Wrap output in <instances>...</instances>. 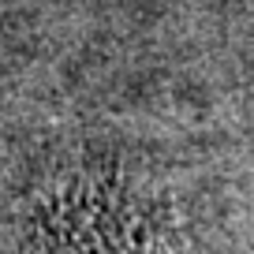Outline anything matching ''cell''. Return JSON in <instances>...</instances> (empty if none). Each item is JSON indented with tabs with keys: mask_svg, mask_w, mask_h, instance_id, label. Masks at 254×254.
I'll return each instance as SVG.
<instances>
[{
	"mask_svg": "<svg viewBox=\"0 0 254 254\" xmlns=\"http://www.w3.org/2000/svg\"><path fill=\"white\" fill-rule=\"evenodd\" d=\"M49 254H168V251L146 228L116 224V217L105 206L101 213L90 206H75L53 228Z\"/></svg>",
	"mask_w": 254,
	"mask_h": 254,
	"instance_id": "obj_1",
	"label": "cell"
}]
</instances>
